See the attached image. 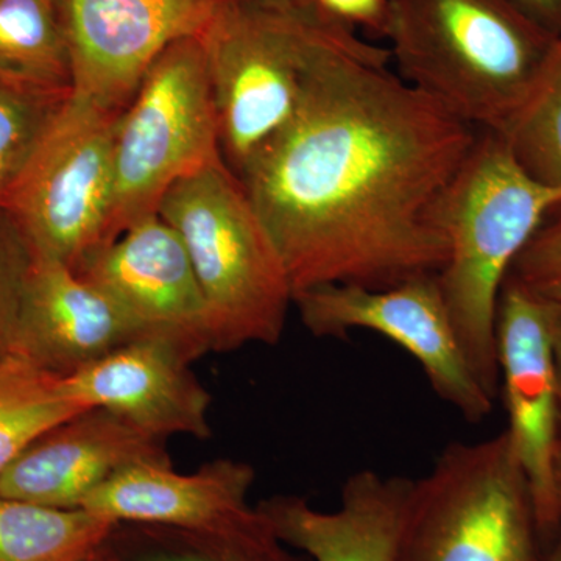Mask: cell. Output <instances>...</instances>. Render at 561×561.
Here are the masks:
<instances>
[{"mask_svg":"<svg viewBox=\"0 0 561 561\" xmlns=\"http://www.w3.org/2000/svg\"><path fill=\"white\" fill-rule=\"evenodd\" d=\"M390 61L354 31L327 36L294 116L239 173L295 297L328 284L387 289L445 265L443 205L482 130Z\"/></svg>","mask_w":561,"mask_h":561,"instance_id":"6da1fadb","label":"cell"},{"mask_svg":"<svg viewBox=\"0 0 561 561\" xmlns=\"http://www.w3.org/2000/svg\"><path fill=\"white\" fill-rule=\"evenodd\" d=\"M398 76L482 131L502 130L557 36L511 0H390Z\"/></svg>","mask_w":561,"mask_h":561,"instance_id":"7a4b0ae2","label":"cell"},{"mask_svg":"<svg viewBox=\"0 0 561 561\" xmlns=\"http://www.w3.org/2000/svg\"><path fill=\"white\" fill-rule=\"evenodd\" d=\"M561 208V191L531 179L497 133H479L445 198L448 245L437 275L443 301L479 381L496 400V316L502 287L542 221Z\"/></svg>","mask_w":561,"mask_h":561,"instance_id":"3957f363","label":"cell"},{"mask_svg":"<svg viewBox=\"0 0 561 561\" xmlns=\"http://www.w3.org/2000/svg\"><path fill=\"white\" fill-rule=\"evenodd\" d=\"M158 214L179 232L205 295L214 353L276 345L295 291L283 257L224 161L179 181Z\"/></svg>","mask_w":561,"mask_h":561,"instance_id":"277c9868","label":"cell"},{"mask_svg":"<svg viewBox=\"0 0 561 561\" xmlns=\"http://www.w3.org/2000/svg\"><path fill=\"white\" fill-rule=\"evenodd\" d=\"M529 482L508 434L446 446L413 481L397 561H545Z\"/></svg>","mask_w":561,"mask_h":561,"instance_id":"5b68a950","label":"cell"},{"mask_svg":"<svg viewBox=\"0 0 561 561\" xmlns=\"http://www.w3.org/2000/svg\"><path fill=\"white\" fill-rule=\"evenodd\" d=\"M350 25L320 9L309 14L227 0L201 33L219 121L220 151L236 176L289 122L317 46Z\"/></svg>","mask_w":561,"mask_h":561,"instance_id":"8992f818","label":"cell"},{"mask_svg":"<svg viewBox=\"0 0 561 561\" xmlns=\"http://www.w3.org/2000/svg\"><path fill=\"white\" fill-rule=\"evenodd\" d=\"M221 161L205 50L198 38L176 41L150 66L122 113L108 243L158 214L179 181Z\"/></svg>","mask_w":561,"mask_h":561,"instance_id":"52a82bcc","label":"cell"},{"mask_svg":"<svg viewBox=\"0 0 561 561\" xmlns=\"http://www.w3.org/2000/svg\"><path fill=\"white\" fill-rule=\"evenodd\" d=\"M124 110L72 91L0 205L33 251L73 271L108 245L114 149Z\"/></svg>","mask_w":561,"mask_h":561,"instance_id":"ba28073f","label":"cell"},{"mask_svg":"<svg viewBox=\"0 0 561 561\" xmlns=\"http://www.w3.org/2000/svg\"><path fill=\"white\" fill-rule=\"evenodd\" d=\"M294 306L313 337L345 339L371 331L419 362L432 390L468 423L493 412L491 397L472 368L443 301L437 275L387 289L328 284L301 291Z\"/></svg>","mask_w":561,"mask_h":561,"instance_id":"9c48e42d","label":"cell"},{"mask_svg":"<svg viewBox=\"0 0 561 561\" xmlns=\"http://www.w3.org/2000/svg\"><path fill=\"white\" fill-rule=\"evenodd\" d=\"M560 306L505 280L496 316V360L513 451L529 482L541 540L561 529L553 461L561 404L556 327Z\"/></svg>","mask_w":561,"mask_h":561,"instance_id":"30bf717a","label":"cell"},{"mask_svg":"<svg viewBox=\"0 0 561 561\" xmlns=\"http://www.w3.org/2000/svg\"><path fill=\"white\" fill-rule=\"evenodd\" d=\"M76 272L113 298L144 337L171 343L191 364L214 353L210 313L190 254L160 214L133 224Z\"/></svg>","mask_w":561,"mask_h":561,"instance_id":"8fae6325","label":"cell"},{"mask_svg":"<svg viewBox=\"0 0 561 561\" xmlns=\"http://www.w3.org/2000/svg\"><path fill=\"white\" fill-rule=\"evenodd\" d=\"M227 0H62L73 91L127 108L154 60L198 38Z\"/></svg>","mask_w":561,"mask_h":561,"instance_id":"7c38bea8","label":"cell"},{"mask_svg":"<svg viewBox=\"0 0 561 561\" xmlns=\"http://www.w3.org/2000/svg\"><path fill=\"white\" fill-rule=\"evenodd\" d=\"M136 463L172 465L164 440L108 409L88 408L41 435L0 472V496L73 511Z\"/></svg>","mask_w":561,"mask_h":561,"instance_id":"4fadbf2b","label":"cell"},{"mask_svg":"<svg viewBox=\"0 0 561 561\" xmlns=\"http://www.w3.org/2000/svg\"><path fill=\"white\" fill-rule=\"evenodd\" d=\"M140 337L138 323L105 291L32 250L11 350L66 378Z\"/></svg>","mask_w":561,"mask_h":561,"instance_id":"5bb4252c","label":"cell"},{"mask_svg":"<svg viewBox=\"0 0 561 561\" xmlns=\"http://www.w3.org/2000/svg\"><path fill=\"white\" fill-rule=\"evenodd\" d=\"M66 391L83 408L117 413L133 426L165 438L213 435V397L191 370V362L160 339L140 337L65 378Z\"/></svg>","mask_w":561,"mask_h":561,"instance_id":"9a60e30c","label":"cell"},{"mask_svg":"<svg viewBox=\"0 0 561 561\" xmlns=\"http://www.w3.org/2000/svg\"><path fill=\"white\" fill-rule=\"evenodd\" d=\"M256 472L247 461L217 459L192 474L172 465L136 463L98 486L81 508L110 522L230 531L257 515L249 494Z\"/></svg>","mask_w":561,"mask_h":561,"instance_id":"2e32d148","label":"cell"},{"mask_svg":"<svg viewBox=\"0 0 561 561\" xmlns=\"http://www.w3.org/2000/svg\"><path fill=\"white\" fill-rule=\"evenodd\" d=\"M412 486L413 479L359 470L343 483L335 511L291 494L256 505L276 537L312 561H397Z\"/></svg>","mask_w":561,"mask_h":561,"instance_id":"e0dca14e","label":"cell"},{"mask_svg":"<svg viewBox=\"0 0 561 561\" xmlns=\"http://www.w3.org/2000/svg\"><path fill=\"white\" fill-rule=\"evenodd\" d=\"M0 77L46 94L73 91L62 0H0Z\"/></svg>","mask_w":561,"mask_h":561,"instance_id":"ac0fdd59","label":"cell"},{"mask_svg":"<svg viewBox=\"0 0 561 561\" xmlns=\"http://www.w3.org/2000/svg\"><path fill=\"white\" fill-rule=\"evenodd\" d=\"M106 541L117 561H302L276 537L260 508L251 522L230 531L122 523Z\"/></svg>","mask_w":561,"mask_h":561,"instance_id":"d6986e66","label":"cell"},{"mask_svg":"<svg viewBox=\"0 0 561 561\" xmlns=\"http://www.w3.org/2000/svg\"><path fill=\"white\" fill-rule=\"evenodd\" d=\"M65 378L18 351L0 356V472L36 438L84 411Z\"/></svg>","mask_w":561,"mask_h":561,"instance_id":"ffe728a7","label":"cell"},{"mask_svg":"<svg viewBox=\"0 0 561 561\" xmlns=\"http://www.w3.org/2000/svg\"><path fill=\"white\" fill-rule=\"evenodd\" d=\"M116 523L84 508L44 507L0 496V561H81Z\"/></svg>","mask_w":561,"mask_h":561,"instance_id":"44dd1931","label":"cell"},{"mask_svg":"<svg viewBox=\"0 0 561 561\" xmlns=\"http://www.w3.org/2000/svg\"><path fill=\"white\" fill-rule=\"evenodd\" d=\"M497 135L524 172L561 191V35L526 99Z\"/></svg>","mask_w":561,"mask_h":561,"instance_id":"7402d4cb","label":"cell"},{"mask_svg":"<svg viewBox=\"0 0 561 561\" xmlns=\"http://www.w3.org/2000/svg\"><path fill=\"white\" fill-rule=\"evenodd\" d=\"M69 95L28 90L0 77V205L51 117Z\"/></svg>","mask_w":561,"mask_h":561,"instance_id":"603a6c76","label":"cell"},{"mask_svg":"<svg viewBox=\"0 0 561 561\" xmlns=\"http://www.w3.org/2000/svg\"><path fill=\"white\" fill-rule=\"evenodd\" d=\"M508 279L561 308V208L553 210L531 236L513 262Z\"/></svg>","mask_w":561,"mask_h":561,"instance_id":"cb8c5ba5","label":"cell"},{"mask_svg":"<svg viewBox=\"0 0 561 561\" xmlns=\"http://www.w3.org/2000/svg\"><path fill=\"white\" fill-rule=\"evenodd\" d=\"M31 260L27 239L10 214L0 208V356L13 346Z\"/></svg>","mask_w":561,"mask_h":561,"instance_id":"d4e9b609","label":"cell"},{"mask_svg":"<svg viewBox=\"0 0 561 561\" xmlns=\"http://www.w3.org/2000/svg\"><path fill=\"white\" fill-rule=\"evenodd\" d=\"M313 3L342 24L353 28L359 25L375 35L386 36L390 0H313Z\"/></svg>","mask_w":561,"mask_h":561,"instance_id":"484cf974","label":"cell"},{"mask_svg":"<svg viewBox=\"0 0 561 561\" xmlns=\"http://www.w3.org/2000/svg\"><path fill=\"white\" fill-rule=\"evenodd\" d=\"M526 16L553 36L561 35V0H511Z\"/></svg>","mask_w":561,"mask_h":561,"instance_id":"4316f807","label":"cell"},{"mask_svg":"<svg viewBox=\"0 0 561 561\" xmlns=\"http://www.w3.org/2000/svg\"><path fill=\"white\" fill-rule=\"evenodd\" d=\"M243 2L287 14H309L319 10L313 0H243Z\"/></svg>","mask_w":561,"mask_h":561,"instance_id":"83f0119b","label":"cell"},{"mask_svg":"<svg viewBox=\"0 0 561 561\" xmlns=\"http://www.w3.org/2000/svg\"><path fill=\"white\" fill-rule=\"evenodd\" d=\"M556 354H557V368H559V382H560V404H561V312L556 327ZM553 483H556V497L557 507H559V515L561 522V423H560V438L557 445L556 461H553Z\"/></svg>","mask_w":561,"mask_h":561,"instance_id":"f1b7e54d","label":"cell"},{"mask_svg":"<svg viewBox=\"0 0 561 561\" xmlns=\"http://www.w3.org/2000/svg\"><path fill=\"white\" fill-rule=\"evenodd\" d=\"M108 540V538H106ZM81 561H117L116 557H114L113 551H111L108 541L103 542L101 548L95 549L94 552L90 553V556L84 557Z\"/></svg>","mask_w":561,"mask_h":561,"instance_id":"f546056e","label":"cell"},{"mask_svg":"<svg viewBox=\"0 0 561 561\" xmlns=\"http://www.w3.org/2000/svg\"><path fill=\"white\" fill-rule=\"evenodd\" d=\"M545 561H561V529L559 534H557L556 540L552 542L551 551H549Z\"/></svg>","mask_w":561,"mask_h":561,"instance_id":"4dcf8cb0","label":"cell"}]
</instances>
